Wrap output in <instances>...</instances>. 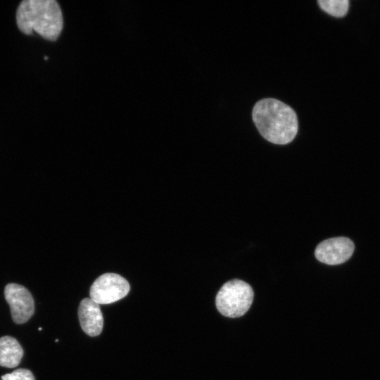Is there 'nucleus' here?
Here are the masks:
<instances>
[{
	"label": "nucleus",
	"instance_id": "f257e3e1",
	"mask_svg": "<svg viewBox=\"0 0 380 380\" xmlns=\"http://www.w3.org/2000/svg\"><path fill=\"white\" fill-rule=\"evenodd\" d=\"M252 116L260 134L271 143L287 144L297 134L296 113L290 106L277 99L260 100L253 108Z\"/></svg>",
	"mask_w": 380,
	"mask_h": 380
},
{
	"label": "nucleus",
	"instance_id": "f03ea898",
	"mask_svg": "<svg viewBox=\"0 0 380 380\" xmlns=\"http://www.w3.org/2000/svg\"><path fill=\"white\" fill-rule=\"evenodd\" d=\"M16 22L25 34L37 32L44 39L56 41L63 30L59 4L55 0H24L16 11Z\"/></svg>",
	"mask_w": 380,
	"mask_h": 380
},
{
	"label": "nucleus",
	"instance_id": "7ed1b4c3",
	"mask_svg": "<svg viewBox=\"0 0 380 380\" xmlns=\"http://www.w3.org/2000/svg\"><path fill=\"white\" fill-rule=\"evenodd\" d=\"M253 291L246 282L232 279L226 282L218 291L215 304L218 311L228 317H238L249 310L253 300Z\"/></svg>",
	"mask_w": 380,
	"mask_h": 380
},
{
	"label": "nucleus",
	"instance_id": "20e7f679",
	"mask_svg": "<svg viewBox=\"0 0 380 380\" xmlns=\"http://www.w3.org/2000/svg\"><path fill=\"white\" fill-rule=\"evenodd\" d=\"M129 289V284L124 277L115 273H106L94 281L89 296L99 305L110 304L125 297Z\"/></svg>",
	"mask_w": 380,
	"mask_h": 380
},
{
	"label": "nucleus",
	"instance_id": "39448f33",
	"mask_svg": "<svg viewBox=\"0 0 380 380\" xmlns=\"http://www.w3.org/2000/svg\"><path fill=\"white\" fill-rule=\"evenodd\" d=\"M4 295L14 322L23 324L28 321L34 311V299L30 291L23 286L11 283L6 286Z\"/></svg>",
	"mask_w": 380,
	"mask_h": 380
},
{
	"label": "nucleus",
	"instance_id": "423d86ee",
	"mask_svg": "<svg viewBox=\"0 0 380 380\" xmlns=\"http://www.w3.org/2000/svg\"><path fill=\"white\" fill-rule=\"evenodd\" d=\"M354 251L353 241L346 237H335L319 243L315 248V255L322 263L339 265L347 261Z\"/></svg>",
	"mask_w": 380,
	"mask_h": 380
},
{
	"label": "nucleus",
	"instance_id": "0eeeda50",
	"mask_svg": "<svg viewBox=\"0 0 380 380\" xmlns=\"http://www.w3.org/2000/svg\"><path fill=\"white\" fill-rule=\"evenodd\" d=\"M78 317L82 330L90 336L99 335L103 329V318L100 305L90 298L82 300L78 309Z\"/></svg>",
	"mask_w": 380,
	"mask_h": 380
},
{
	"label": "nucleus",
	"instance_id": "6e6552de",
	"mask_svg": "<svg viewBox=\"0 0 380 380\" xmlns=\"http://www.w3.org/2000/svg\"><path fill=\"white\" fill-rule=\"evenodd\" d=\"M23 355V348L15 338L9 336L0 338V366L15 367L20 364Z\"/></svg>",
	"mask_w": 380,
	"mask_h": 380
},
{
	"label": "nucleus",
	"instance_id": "1a4fd4ad",
	"mask_svg": "<svg viewBox=\"0 0 380 380\" xmlns=\"http://www.w3.org/2000/svg\"><path fill=\"white\" fill-rule=\"evenodd\" d=\"M317 3L323 11L335 17L344 16L349 6L348 0H318Z\"/></svg>",
	"mask_w": 380,
	"mask_h": 380
},
{
	"label": "nucleus",
	"instance_id": "9d476101",
	"mask_svg": "<svg viewBox=\"0 0 380 380\" xmlns=\"http://www.w3.org/2000/svg\"><path fill=\"white\" fill-rule=\"evenodd\" d=\"M1 380H35L32 373L26 369H18L3 375Z\"/></svg>",
	"mask_w": 380,
	"mask_h": 380
},
{
	"label": "nucleus",
	"instance_id": "9b49d317",
	"mask_svg": "<svg viewBox=\"0 0 380 380\" xmlns=\"http://www.w3.org/2000/svg\"><path fill=\"white\" fill-rule=\"evenodd\" d=\"M44 59L47 60V59H48V58H47L46 56H45V57H44Z\"/></svg>",
	"mask_w": 380,
	"mask_h": 380
}]
</instances>
